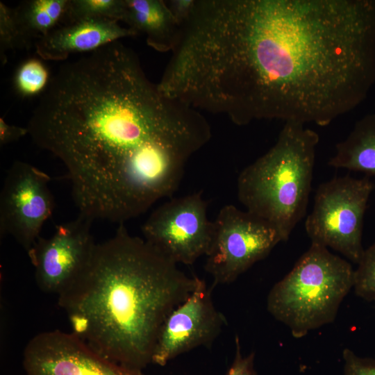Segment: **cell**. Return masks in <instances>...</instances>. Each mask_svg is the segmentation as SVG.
I'll use <instances>...</instances> for the list:
<instances>
[{
	"label": "cell",
	"mask_w": 375,
	"mask_h": 375,
	"mask_svg": "<svg viewBox=\"0 0 375 375\" xmlns=\"http://www.w3.org/2000/svg\"><path fill=\"white\" fill-rule=\"evenodd\" d=\"M173 62L201 112L326 126L375 84V0H197Z\"/></svg>",
	"instance_id": "1"
},
{
	"label": "cell",
	"mask_w": 375,
	"mask_h": 375,
	"mask_svg": "<svg viewBox=\"0 0 375 375\" xmlns=\"http://www.w3.org/2000/svg\"><path fill=\"white\" fill-rule=\"evenodd\" d=\"M26 127L65 167L80 214L119 224L172 197L212 135L201 112L160 92L120 40L62 65Z\"/></svg>",
	"instance_id": "2"
},
{
	"label": "cell",
	"mask_w": 375,
	"mask_h": 375,
	"mask_svg": "<svg viewBox=\"0 0 375 375\" xmlns=\"http://www.w3.org/2000/svg\"><path fill=\"white\" fill-rule=\"evenodd\" d=\"M199 278L121 224L97 244L85 272L58 296V305L74 334L106 358L142 370L152 363L165 319Z\"/></svg>",
	"instance_id": "3"
},
{
	"label": "cell",
	"mask_w": 375,
	"mask_h": 375,
	"mask_svg": "<svg viewBox=\"0 0 375 375\" xmlns=\"http://www.w3.org/2000/svg\"><path fill=\"white\" fill-rule=\"evenodd\" d=\"M319 140L304 124L286 122L276 143L238 178L240 202L270 223L283 242L306 215Z\"/></svg>",
	"instance_id": "4"
},
{
	"label": "cell",
	"mask_w": 375,
	"mask_h": 375,
	"mask_svg": "<svg viewBox=\"0 0 375 375\" xmlns=\"http://www.w3.org/2000/svg\"><path fill=\"white\" fill-rule=\"evenodd\" d=\"M355 269L328 248L311 243L291 271L270 290L267 309L301 338L333 322L354 284Z\"/></svg>",
	"instance_id": "5"
},
{
	"label": "cell",
	"mask_w": 375,
	"mask_h": 375,
	"mask_svg": "<svg viewBox=\"0 0 375 375\" xmlns=\"http://www.w3.org/2000/svg\"><path fill=\"white\" fill-rule=\"evenodd\" d=\"M374 188L369 176H335L321 183L305 222L311 243L331 248L358 264L365 250L363 219Z\"/></svg>",
	"instance_id": "6"
},
{
	"label": "cell",
	"mask_w": 375,
	"mask_h": 375,
	"mask_svg": "<svg viewBox=\"0 0 375 375\" xmlns=\"http://www.w3.org/2000/svg\"><path fill=\"white\" fill-rule=\"evenodd\" d=\"M213 222L205 270L212 287L233 283L282 242L268 222L232 204L223 206Z\"/></svg>",
	"instance_id": "7"
},
{
	"label": "cell",
	"mask_w": 375,
	"mask_h": 375,
	"mask_svg": "<svg viewBox=\"0 0 375 375\" xmlns=\"http://www.w3.org/2000/svg\"><path fill=\"white\" fill-rule=\"evenodd\" d=\"M201 192L171 199L142 226L143 238L178 265H191L206 256L213 230Z\"/></svg>",
	"instance_id": "8"
},
{
	"label": "cell",
	"mask_w": 375,
	"mask_h": 375,
	"mask_svg": "<svg viewBox=\"0 0 375 375\" xmlns=\"http://www.w3.org/2000/svg\"><path fill=\"white\" fill-rule=\"evenodd\" d=\"M51 178L36 167L15 161L7 172L0 194V235L12 237L28 253L52 215L55 201Z\"/></svg>",
	"instance_id": "9"
},
{
	"label": "cell",
	"mask_w": 375,
	"mask_h": 375,
	"mask_svg": "<svg viewBox=\"0 0 375 375\" xmlns=\"http://www.w3.org/2000/svg\"><path fill=\"white\" fill-rule=\"evenodd\" d=\"M92 222L79 214L57 225L51 236L38 239L27 254L42 291L59 296L85 272L97 245L91 232Z\"/></svg>",
	"instance_id": "10"
},
{
	"label": "cell",
	"mask_w": 375,
	"mask_h": 375,
	"mask_svg": "<svg viewBox=\"0 0 375 375\" xmlns=\"http://www.w3.org/2000/svg\"><path fill=\"white\" fill-rule=\"evenodd\" d=\"M26 375H144L142 369L115 362L74 334L42 332L25 347Z\"/></svg>",
	"instance_id": "11"
},
{
	"label": "cell",
	"mask_w": 375,
	"mask_h": 375,
	"mask_svg": "<svg viewBox=\"0 0 375 375\" xmlns=\"http://www.w3.org/2000/svg\"><path fill=\"white\" fill-rule=\"evenodd\" d=\"M212 287L199 278L190 295L167 317L159 333L152 363L165 366L177 356L209 345L227 324L212 298Z\"/></svg>",
	"instance_id": "12"
},
{
	"label": "cell",
	"mask_w": 375,
	"mask_h": 375,
	"mask_svg": "<svg viewBox=\"0 0 375 375\" xmlns=\"http://www.w3.org/2000/svg\"><path fill=\"white\" fill-rule=\"evenodd\" d=\"M138 34L109 19H85L60 25L35 42L43 60L64 61L74 53H88L106 44Z\"/></svg>",
	"instance_id": "13"
},
{
	"label": "cell",
	"mask_w": 375,
	"mask_h": 375,
	"mask_svg": "<svg viewBox=\"0 0 375 375\" xmlns=\"http://www.w3.org/2000/svg\"><path fill=\"white\" fill-rule=\"evenodd\" d=\"M122 22L138 35L146 37L147 44L159 52L172 51L176 45L181 25L166 1L162 0H125Z\"/></svg>",
	"instance_id": "14"
},
{
	"label": "cell",
	"mask_w": 375,
	"mask_h": 375,
	"mask_svg": "<svg viewBox=\"0 0 375 375\" xmlns=\"http://www.w3.org/2000/svg\"><path fill=\"white\" fill-rule=\"evenodd\" d=\"M328 165L375 176V113L356 122L347 138L335 145Z\"/></svg>",
	"instance_id": "15"
},
{
	"label": "cell",
	"mask_w": 375,
	"mask_h": 375,
	"mask_svg": "<svg viewBox=\"0 0 375 375\" xmlns=\"http://www.w3.org/2000/svg\"><path fill=\"white\" fill-rule=\"evenodd\" d=\"M69 0H29L15 8L22 46L38 41L65 22Z\"/></svg>",
	"instance_id": "16"
},
{
	"label": "cell",
	"mask_w": 375,
	"mask_h": 375,
	"mask_svg": "<svg viewBox=\"0 0 375 375\" xmlns=\"http://www.w3.org/2000/svg\"><path fill=\"white\" fill-rule=\"evenodd\" d=\"M125 0H69L65 19L67 23L85 19L122 21Z\"/></svg>",
	"instance_id": "17"
},
{
	"label": "cell",
	"mask_w": 375,
	"mask_h": 375,
	"mask_svg": "<svg viewBox=\"0 0 375 375\" xmlns=\"http://www.w3.org/2000/svg\"><path fill=\"white\" fill-rule=\"evenodd\" d=\"M51 78L45 65L38 58L22 63L15 76V88L22 97H33L44 92Z\"/></svg>",
	"instance_id": "18"
},
{
	"label": "cell",
	"mask_w": 375,
	"mask_h": 375,
	"mask_svg": "<svg viewBox=\"0 0 375 375\" xmlns=\"http://www.w3.org/2000/svg\"><path fill=\"white\" fill-rule=\"evenodd\" d=\"M355 269L353 289L359 297L375 301V243L364 250Z\"/></svg>",
	"instance_id": "19"
},
{
	"label": "cell",
	"mask_w": 375,
	"mask_h": 375,
	"mask_svg": "<svg viewBox=\"0 0 375 375\" xmlns=\"http://www.w3.org/2000/svg\"><path fill=\"white\" fill-rule=\"evenodd\" d=\"M22 45L15 8L0 2V59L2 65L7 62L6 53Z\"/></svg>",
	"instance_id": "20"
},
{
	"label": "cell",
	"mask_w": 375,
	"mask_h": 375,
	"mask_svg": "<svg viewBox=\"0 0 375 375\" xmlns=\"http://www.w3.org/2000/svg\"><path fill=\"white\" fill-rule=\"evenodd\" d=\"M344 375H375V359L362 358L349 349L342 352Z\"/></svg>",
	"instance_id": "21"
},
{
	"label": "cell",
	"mask_w": 375,
	"mask_h": 375,
	"mask_svg": "<svg viewBox=\"0 0 375 375\" xmlns=\"http://www.w3.org/2000/svg\"><path fill=\"white\" fill-rule=\"evenodd\" d=\"M235 356L225 375H258L254 367V352L243 355L239 336L235 337Z\"/></svg>",
	"instance_id": "22"
},
{
	"label": "cell",
	"mask_w": 375,
	"mask_h": 375,
	"mask_svg": "<svg viewBox=\"0 0 375 375\" xmlns=\"http://www.w3.org/2000/svg\"><path fill=\"white\" fill-rule=\"evenodd\" d=\"M166 3L181 26L192 13L196 0H169Z\"/></svg>",
	"instance_id": "23"
},
{
	"label": "cell",
	"mask_w": 375,
	"mask_h": 375,
	"mask_svg": "<svg viewBox=\"0 0 375 375\" xmlns=\"http://www.w3.org/2000/svg\"><path fill=\"white\" fill-rule=\"evenodd\" d=\"M28 135L27 127H22L8 124L3 118H0V144L3 146Z\"/></svg>",
	"instance_id": "24"
}]
</instances>
